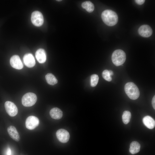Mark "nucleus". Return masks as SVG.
<instances>
[{
  "label": "nucleus",
  "mask_w": 155,
  "mask_h": 155,
  "mask_svg": "<svg viewBox=\"0 0 155 155\" xmlns=\"http://www.w3.org/2000/svg\"><path fill=\"white\" fill-rule=\"evenodd\" d=\"M101 18L104 22L109 26H113L117 24L118 21V17L114 11L107 9L102 13Z\"/></svg>",
  "instance_id": "obj_1"
},
{
  "label": "nucleus",
  "mask_w": 155,
  "mask_h": 155,
  "mask_svg": "<svg viewBox=\"0 0 155 155\" xmlns=\"http://www.w3.org/2000/svg\"><path fill=\"white\" fill-rule=\"evenodd\" d=\"M124 89L126 94L131 99L134 100L139 97L140 94L139 90L133 83H127L125 85Z\"/></svg>",
  "instance_id": "obj_2"
},
{
  "label": "nucleus",
  "mask_w": 155,
  "mask_h": 155,
  "mask_svg": "<svg viewBox=\"0 0 155 155\" xmlns=\"http://www.w3.org/2000/svg\"><path fill=\"white\" fill-rule=\"evenodd\" d=\"M126 55L125 52L121 49L114 51L112 55V60L113 63L116 66L121 65L125 62Z\"/></svg>",
  "instance_id": "obj_3"
},
{
  "label": "nucleus",
  "mask_w": 155,
  "mask_h": 155,
  "mask_svg": "<svg viewBox=\"0 0 155 155\" xmlns=\"http://www.w3.org/2000/svg\"><path fill=\"white\" fill-rule=\"evenodd\" d=\"M36 95L32 92H28L25 94L22 97V102L23 105L26 107H30L34 105L36 102Z\"/></svg>",
  "instance_id": "obj_4"
},
{
  "label": "nucleus",
  "mask_w": 155,
  "mask_h": 155,
  "mask_svg": "<svg viewBox=\"0 0 155 155\" xmlns=\"http://www.w3.org/2000/svg\"><path fill=\"white\" fill-rule=\"evenodd\" d=\"M31 20L32 24L35 26H40L44 22L43 16L40 12L35 11L32 14Z\"/></svg>",
  "instance_id": "obj_5"
},
{
  "label": "nucleus",
  "mask_w": 155,
  "mask_h": 155,
  "mask_svg": "<svg viewBox=\"0 0 155 155\" xmlns=\"http://www.w3.org/2000/svg\"><path fill=\"white\" fill-rule=\"evenodd\" d=\"M5 107L7 113L11 117L15 116L18 113L17 106L11 101H6L5 103Z\"/></svg>",
  "instance_id": "obj_6"
},
{
  "label": "nucleus",
  "mask_w": 155,
  "mask_h": 155,
  "mask_svg": "<svg viewBox=\"0 0 155 155\" xmlns=\"http://www.w3.org/2000/svg\"><path fill=\"white\" fill-rule=\"evenodd\" d=\"M39 123V121L37 117L34 116H30L26 119L25 125L28 129L32 130L38 126Z\"/></svg>",
  "instance_id": "obj_7"
},
{
  "label": "nucleus",
  "mask_w": 155,
  "mask_h": 155,
  "mask_svg": "<svg viewBox=\"0 0 155 155\" xmlns=\"http://www.w3.org/2000/svg\"><path fill=\"white\" fill-rule=\"evenodd\" d=\"M57 138L61 142L63 143L67 142L69 140L70 135L66 130L61 129L58 130L56 133Z\"/></svg>",
  "instance_id": "obj_8"
},
{
  "label": "nucleus",
  "mask_w": 155,
  "mask_h": 155,
  "mask_svg": "<svg viewBox=\"0 0 155 155\" xmlns=\"http://www.w3.org/2000/svg\"><path fill=\"white\" fill-rule=\"evenodd\" d=\"M139 34L144 37L150 36L152 33V30L151 27L147 25H143L140 26L138 30Z\"/></svg>",
  "instance_id": "obj_9"
},
{
  "label": "nucleus",
  "mask_w": 155,
  "mask_h": 155,
  "mask_svg": "<svg viewBox=\"0 0 155 155\" xmlns=\"http://www.w3.org/2000/svg\"><path fill=\"white\" fill-rule=\"evenodd\" d=\"M10 64L11 66L13 68L18 69H22L23 65L18 55H14L12 56L10 60Z\"/></svg>",
  "instance_id": "obj_10"
},
{
  "label": "nucleus",
  "mask_w": 155,
  "mask_h": 155,
  "mask_svg": "<svg viewBox=\"0 0 155 155\" xmlns=\"http://www.w3.org/2000/svg\"><path fill=\"white\" fill-rule=\"evenodd\" d=\"M23 61L25 65L28 67H32L35 64L34 57L31 53L26 54L24 56Z\"/></svg>",
  "instance_id": "obj_11"
},
{
  "label": "nucleus",
  "mask_w": 155,
  "mask_h": 155,
  "mask_svg": "<svg viewBox=\"0 0 155 155\" xmlns=\"http://www.w3.org/2000/svg\"><path fill=\"white\" fill-rule=\"evenodd\" d=\"M8 133L10 136L16 142L19 141L20 139L19 134L15 127L10 126L7 129Z\"/></svg>",
  "instance_id": "obj_12"
},
{
  "label": "nucleus",
  "mask_w": 155,
  "mask_h": 155,
  "mask_svg": "<svg viewBox=\"0 0 155 155\" xmlns=\"http://www.w3.org/2000/svg\"><path fill=\"white\" fill-rule=\"evenodd\" d=\"M36 58L40 63H44L46 60V56L45 50L42 49H38L35 53Z\"/></svg>",
  "instance_id": "obj_13"
},
{
  "label": "nucleus",
  "mask_w": 155,
  "mask_h": 155,
  "mask_svg": "<svg viewBox=\"0 0 155 155\" xmlns=\"http://www.w3.org/2000/svg\"><path fill=\"white\" fill-rule=\"evenodd\" d=\"M49 113L51 117L55 119H61L63 115L62 111L60 109L57 107L52 108L50 111Z\"/></svg>",
  "instance_id": "obj_14"
},
{
  "label": "nucleus",
  "mask_w": 155,
  "mask_h": 155,
  "mask_svg": "<svg viewBox=\"0 0 155 155\" xmlns=\"http://www.w3.org/2000/svg\"><path fill=\"white\" fill-rule=\"evenodd\" d=\"M144 124L148 128L150 129H153L155 126L154 120L150 116H146L143 119Z\"/></svg>",
  "instance_id": "obj_15"
},
{
  "label": "nucleus",
  "mask_w": 155,
  "mask_h": 155,
  "mask_svg": "<svg viewBox=\"0 0 155 155\" xmlns=\"http://www.w3.org/2000/svg\"><path fill=\"white\" fill-rule=\"evenodd\" d=\"M140 148V145L137 142L133 141L130 144L129 149V152L132 154L138 152Z\"/></svg>",
  "instance_id": "obj_16"
},
{
  "label": "nucleus",
  "mask_w": 155,
  "mask_h": 155,
  "mask_svg": "<svg viewBox=\"0 0 155 155\" xmlns=\"http://www.w3.org/2000/svg\"><path fill=\"white\" fill-rule=\"evenodd\" d=\"M47 83L50 85H54L57 83L58 81L55 76L52 73H49L45 75Z\"/></svg>",
  "instance_id": "obj_17"
},
{
  "label": "nucleus",
  "mask_w": 155,
  "mask_h": 155,
  "mask_svg": "<svg viewBox=\"0 0 155 155\" xmlns=\"http://www.w3.org/2000/svg\"><path fill=\"white\" fill-rule=\"evenodd\" d=\"M82 7L86 9L88 12L91 13L94 10V7L93 3L90 1H87L83 2L82 4Z\"/></svg>",
  "instance_id": "obj_18"
},
{
  "label": "nucleus",
  "mask_w": 155,
  "mask_h": 155,
  "mask_svg": "<svg viewBox=\"0 0 155 155\" xmlns=\"http://www.w3.org/2000/svg\"><path fill=\"white\" fill-rule=\"evenodd\" d=\"M131 117V113L129 111H125L122 116L123 123L125 124H128L130 121Z\"/></svg>",
  "instance_id": "obj_19"
},
{
  "label": "nucleus",
  "mask_w": 155,
  "mask_h": 155,
  "mask_svg": "<svg viewBox=\"0 0 155 155\" xmlns=\"http://www.w3.org/2000/svg\"><path fill=\"white\" fill-rule=\"evenodd\" d=\"M98 80L99 77L98 75L96 74L92 75L90 79L91 86L93 87L96 86L98 83Z\"/></svg>",
  "instance_id": "obj_20"
},
{
  "label": "nucleus",
  "mask_w": 155,
  "mask_h": 155,
  "mask_svg": "<svg viewBox=\"0 0 155 155\" xmlns=\"http://www.w3.org/2000/svg\"><path fill=\"white\" fill-rule=\"evenodd\" d=\"M102 75L103 78L108 81L110 82L112 80L109 71L107 70H105L102 72Z\"/></svg>",
  "instance_id": "obj_21"
},
{
  "label": "nucleus",
  "mask_w": 155,
  "mask_h": 155,
  "mask_svg": "<svg viewBox=\"0 0 155 155\" xmlns=\"http://www.w3.org/2000/svg\"><path fill=\"white\" fill-rule=\"evenodd\" d=\"M135 2L138 4L141 5L143 4L145 2L144 0H135Z\"/></svg>",
  "instance_id": "obj_22"
},
{
  "label": "nucleus",
  "mask_w": 155,
  "mask_h": 155,
  "mask_svg": "<svg viewBox=\"0 0 155 155\" xmlns=\"http://www.w3.org/2000/svg\"><path fill=\"white\" fill-rule=\"evenodd\" d=\"M155 96H154L153 97L152 100V104L153 108L155 109Z\"/></svg>",
  "instance_id": "obj_23"
},
{
  "label": "nucleus",
  "mask_w": 155,
  "mask_h": 155,
  "mask_svg": "<svg viewBox=\"0 0 155 155\" xmlns=\"http://www.w3.org/2000/svg\"><path fill=\"white\" fill-rule=\"evenodd\" d=\"M11 150L9 148H8L6 150V155H11Z\"/></svg>",
  "instance_id": "obj_24"
},
{
  "label": "nucleus",
  "mask_w": 155,
  "mask_h": 155,
  "mask_svg": "<svg viewBox=\"0 0 155 155\" xmlns=\"http://www.w3.org/2000/svg\"><path fill=\"white\" fill-rule=\"evenodd\" d=\"M109 74L111 76L112 75H113V72L111 70L108 71Z\"/></svg>",
  "instance_id": "obj_25"
},
{
  "label": "nucleus",
  "mask_w": 155,
  "mask_h": 155,
  "mask_svg": "<svg viewBox=\"0 0 155 155\" xmlns=\"http://www.w3.org/2000/svg\"><path fill=\"white\" fill-rule=\"evenodd\" d=\"M61 0H57V1H61Z\"/></svg>",
  "instance_id": "obj_26"
}]
</instances>
